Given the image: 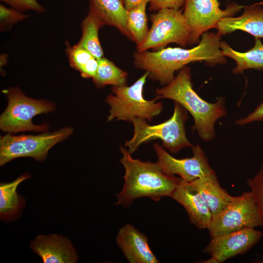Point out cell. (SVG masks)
Instances as JSON below:
<instances>
[{"mask_svg": "<svg viewBox=\"0 0 263 263\" xmlns=\"http://www.w3.org/2000/svg\"><path fill=\"white\" fill-rule=\"evenodd\" d=\"M67 54L71 66L84 78H93L97 70L98 59L78 45H67Z\"/></svg>", "mask_w": 263, "mask_h": 263, "instance_id": "7402d4cb", "label": "cell"}, {"mask_svg": "<svg viewBox=\"0 0 263 263\" xmlns=\"http://www.w3.org/2000/svg\"><path fill=\"white\" fill-rule=\"evenodd\" d=\"M120 163L125 168L124 185L116 195V205L129 207L136 199L147 197L158 201L163 197H171L181 178L165 173L156 163L134 159L129 151L120 147Z\"/></svg>", "mask_w": 263, "mask_h": 263, "instance_id": "3957f363", "label": "cell"}, {"mask_svg": "<svg viewBox=\"0 0 263 263\" xmlns=\"http://www.w3.org/2000/svg\"><path fill=\"white\" fill-rule=\"evenodd\" d=\"M103 25L90 10L82 22V34L77 43L88 51L96 59L103 57V51L98 37V31Z\"/></svg>", "mask_w": 263, "mask_h": 263, "instance_id": "44dd1931", "label": "cell"}, {"mask_svg": "<svg viewBox=\"0 0 263 263\" xmlns=\"http://www.w3.org/2000/svg\"><path fill=\"white\" fill-rule=\"evenodd\" d=\"M156 99L167 98L179 103L192 115L196 131L204 141H210L216 136L215 124L227 115L225 98L220 97L214 103L202 98L193 90L190 69L185 66L168 85L155 90Z\"/></svg>", "mask_w": 263, "mask_h": 263, "instance_id": "7a4b0ae2", "label": "cell"}, {"mask_svg": "<svg viewBox=\"0 0 263 263\" xmlns=\"http://www.w3.org/2000/svg\"><path fill=\"white\" fill-rule=\"evenodd\" d=\"M104 25L116 27L130 38L124 0H90V10Z\"/></svg>", "mask_w": 263, "mask_h": 263, "instance_id": "e0dca14e", "label": "cell"}, {"mask_svg": "<svg viewBox=\"0 0 263 263\" xmlns=\"http://www.w3.org/2000/svg\"><path fill=\"white\" fill-rule=\"evenodd\" d=\"M148 3L144 2L127 12L126 27L130 38L134 41L137 45L144 40L149 30L146 13Z\"/></svg>", "mask_w": 263, "mask_h": 263, "instance_id": "cb8c5ba5", "label": "cell"}, {"mask_svg": "<svg viewBox=\"0 0 263 263\" xmlns=\"http://www.w3.org/2000/svg\"><path fill=\"white\" fill-rule=\"evenodd\" d=\"M149 73H146L130 86H113L112 94H109L105 101L110 106L108 122L114 119L131 122L138 118L148 122L162 112L161 102L156 99L148 100L143 95V89Z\"/></svg>", "mask_w": 263, "mask_h": 263, "instance_id": "5b68a950", "label": "cell"}, {"mask_svg": "<svg viewBox=\"0 0 263 263\" xmlns=\"http://www.w3.org/2000/svg\"><path fill=\"white\" fill-rule=\"evenodd\" d=\"M184 5L183 14L190 30L189 45L198 43L203 34L216 28L223 19L234 15L243 7L232 3L222 10L218 0H186Z\"/></svg>", "mask_w": 263, "mask_h": 263, "instance_id": "30bf717a", "label": "cell"}, {"mask_svg": "<svg viewBox=\"0 0 263 263\" xmlns=\"http://www.w3.org/2000/svg\"><path fill=\"white\" fill-rule=\"evenodd\" d=\"M189 183L199 193L212 216L222 210L234 198L221 187L216 174L200 177Z\"/></svg>", "mask_w": 263, "mask_h": 263, "instance_id": "ac0fdd59", "label": "cell"}, {"mask_svg": "<svg viewBox=\"0 0 263 263\" xmlns=\"http://www.w3.org/2000/svg\"><path fill=\"white\" fill-rule=\"evenodd\" d=\"M152 25L144 40L137 45V52L153 49L157 51L169 43L186 47L190 43V30L181 10H159L150 16Z\"/></svg>", "mask_w": 263, "mask_h": 263, "instance_id": "52a82bcc", "label": "cell"}, {"mask_svg": "<svg viewBox=\"0 0 263 263\" xmlns=\"http://www.w3.org/2000/svg\"><path fill=\"white\" fill-rule=\"evenodd\" d=\"M222 54L231 58L236 62V67L232 72L235 74H243L247 69H263V44L260 38H255L254 46L245 52L234 50L225 41H221Z\"/></svg>", "mask_w": 263, "mask_h": 263, "instance_id": "d6986e66", "label": "cell"}, {"mask_svg": "<svg viewBox=\"0 0 263 263\" xmlns=\"http://www.w3.org/2000/svg\"><path fill=\"white\" fill-rule=\"evenodd\" d=\"M15 9L23 12L27 10H33L42 13L45 9L40 5L36 0H1Z\"/></svg>", "mask_w": 263, "mask_h": 263, "instance_id": "4316f807", "label": "cell"}, {"mask_svg": "<svg viewBox=\"0 0 263 263\" xmlns=\"http://www.w3.org/2000/svg\"><path fill=\"white\" fill-rule=\"evenodd\" d=\"M73 132L72 128L65 127L53 132L39 135L16 136L7 134L1 136L0 165L22 157H30L43 161L52 147L67 138Z\"/></svg>", "mask_w": 263, "mask_h": 263, "instance_id": "ba28073f", "label": "cell"}, {"mask_svg": "<svg viewBox=\"0 0 263 263\" xmlns=\"http://www.w3.org/2000/svg\"><path fill=\"white\" fill-rule=\"evenodd\" d=\"M30 178L28 174H24L14 181L0 185V214L2 219L13 217L18 213L21 207V197L17 193L19 185Z\"/></svg>", "mask_w": 263, "mask_h": 263, "instance_id": "ffe728a7", "label": "cell"}, {"mask_svg": "<svg viewBox=\"0 0 263 263\" xmlns=\"http://www.w3.org/2000/svg\"><path fill=\"white\" fill-rule=\"evenodd\" d=\"M128 76L127 72L103 57L98 60L97 70L93 80L98 88H102L106 85L123 86L126 85Z\"/></svg>", "mask_w": 263, "mask_h": 263, "instance_id": "603a6c76", "label": "cell"}, {"mask_svg": "<svg viewBox=\"0 0 263 263\" xmlns=\"http://www.w3.org/2000/svg\"><path fill=\"white\" fill-rule=\"evenodd\" d=\"M258 207L251 191L234 196L222 210L212 216L207 229L211 238L244 227L261 226Z\"/></svg>", "mask_w": 263, "mask_h": 263, "instance_id": "9c48e42d", "label": "cell"}, {"mask_svg": "<svg viewBox=\"0 0 263 263\" xmlns=\"http://www.w3.org/2000/svg\"><path fill=\"white\" fill-rule=\"evenodd\" d=\"M153 147L158 158L157 162L163 171L169 175H178L184 182H190L200 177L216 174L200 145L191 148V157L182 159L173 157L157 143L154 144Z\"/></svg>", "mask_w": 263, "mask_h": 263, "instance_id": "8fae6325", "label": "cell"}, {"mask_svg": "<svg viewBox=\"0 0 263 263\" xmlns=\"http://www.w3.org/2000/svg\"><path fill=\"white\" fill-rule=\"evenodd\" d=\"M262 121H263V100L249 114L237 120L235 124L238 126H244L252 122Z\"/></svg>", "mask_w": 263, "mask_h": 263, "instance_id": "f1b7e54d", "label": "cell"}, {"mask_svg": "<svg viewBox=\"0 0 263 263\" xmlns=\"http://www.w3.org/2000/svg\"><path fill=\"white\" fill-rule=\"evenodd\" d=\"M116 241L129 263H159L150 247L147 237L132 225L128 224L121 227Z\"/></svg>", "mask_w": 263, "mask_h": 263, "instance_id": "4fadbf2b", "label": "cell"}, {"mask_svg": "<svg viewBox=\"0 0 263 263\" xmlns=\"http://www.w3.org/2000/svg\"><path fill=\"white\" fill-rule=\"evenodd\" d=\"M246 183L256 202L261 220V226L263 228V165L252 178L247 180Z\"/></svg>", "mask_w": 263, "mask_h": 263, "instance_id": "d4e9b609", "label": "cell"}, {"mask_svg": "<svg viewBox=\"0 0 263 263\" xmlns=\"http://www.w3.org/2000/svg\"><path fill=\"white\" fill-rule=\"evenodd\" d=\"M150 0H124L125 6L127 11L138 6L144 2H149Z\"/></svg>", "mask_w": 263, "mask_h": 263, "instance_id": "f546056e", "label": "cell"}, {"mask_svg": "<svg viewBox=\"0 0 263 263\" xmlns=\"http://www.w3.org/2000/svg\"><path fill=\"white\" fill-rule=\"evenodd\" d=\"M263 232L254 227H244L211 238L203 250L211 258L203 263H222L245 253L262 239Z\"/></svg>", "mask_w": 263, "mask_h": 263, "instance_id": "7c38bea8", "label": "cell"}, {"mask_svg": "<svg viewBox=\"0 0 263 263\" xmlns=\"http://www.w3.org/2000/svg\"><path fill=\"white\" fill-rule=\"evenodd\" d=\"M257 263H263V258L262 259L257 260Z\"/></svg>", "mask_w": 263, "mask_h": 263, "instance_id": "4dcf8cb0", "label": "cell"}, {"mask_svg": "<svg viewBox=\"0 0 263 263\" xmlns=\"http://www.w3.org/2000/svg\"><path fill=\"white\" fill-rule=\"evenodd\" d=\"M8 103L0 117L1 130L11 133L24 131L44 132L48 130L47 124L37 125L32 122L33 118L39 114L54 111L52 103L27 97L18 88L5 90Z\"/></svg>", "mask_w": 263, "mask_h": 263, "instance_id": "8992f818", "label": "cell"}, {"mask_svg": "<svg viewBox=\"0 0 263 263\" xmlns=\"http://www.w3.org/2000/svg\"><path fill=\"white\" fill-rule=\"evenodd\" d=\"M217 33L220 36L242 30L255 38H263V9L258 5L244 7L242 15L237 17H227L218 23Z\"/></svg>", "mask_w": 263, "mask_h": 263, "instance_id": "2e32d148", "label": "cell"}, {"mask_svg": "<svg viewBox=\"0 0 263 263\" xmlns=\"http://www.w3.org/2000/svg\"><path fill=\"white\" fill-rule=\"evenodd\" d=\"M186 0H150L149 10L159 11L165 8L179 9Z\"/></svg>", "mask_w": 263, "mask_h": 263, "instance_id": "83f0119b", "label": "cell"}, {"mask_svg": "<svg viewBox=\"0 0 263 263\" xmlns=\"http://www.w3.org/2000/svg\"><path fill=\"white\" fill-rule=\"evenodd\" d=\"M188 118V112L179 103L174 102L172 116L163 123L150 125L147 121L133 118V135L127 141L125 146L132 154L143 144L159 139L163 147L172 153H176L184 148H192L193 145L187 137L185 124Z\"/></svg>", "mask_w": 263, "mask_h": 263, "instance_id": "277c9868", "label": "cell"}, {"mask_svg": "<svg viewBox=\"0 0 263 263\" xmlns=\"http://www.w3.org/2000/svg\"><path fill=\"white\" fill-rule=\"evenodd\" d=\"M31 247L44 263H74L77 260L72 243L62 236L39 235L32 242Z\"/></svg>", "mask_w": 263, "mask_h": 263, "instance_id": "5bb4252c", "label": "cell"}, {"mask_svg": "<svg viewBox=\"0 0 263 263\" xmlns=\"http://www.w3.org/2000/svg\"><path fill=\"white\" fill-rule=\"evenodd\" d=\"M221 36L218 33L206 32L201 36L199 44L192 48L168 47L134 54V63L138 69L149 73L148 77L160 84L167 85L175 77L174 74L187 64L204 61L214 66L224 64L225 56L221 49Z\"/></svg>", "mask_w": 263, "mask_h": 263, "instance_id": "6da1fadb", "label": "cell"}, {"mask_svg": "<svg viewBox=\"0 0 263 263\" xmlns=\"http://www.w3.org/2000/svg\"><path fill=\"white\" fill-rule=\"evenodd\" d=\"M185 209L191 223L200 229L207 228L212 217L208 206L189 182L181 180L171 197Z\"/></svg>", "mask_w": 263, "mask_h": 263, "instance_id": "9a60e30c", "label": "cell"}, {"mask_svg": "<svg viewBox=\"0 0 263 263\" xmlns=\"http://www.w3.org/2000/svg\"><path fill=\"white\" fill-rule=\"evenodd\" d=\"M26 15L16 9L6 7L3 5L0 6V29L12 25L19 20L27 18Z\"/></svg>", "mask_w": 263, "mask_h": 263, "instance_id": "484cf974", "label": "cell"}]
</instances>
